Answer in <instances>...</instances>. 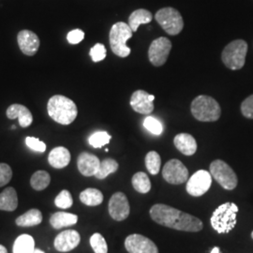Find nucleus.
Segmentation results:
<instances>
[{
  "label": "nucleus",
  "instance_id": "nucleus-1",
  "mask_svg": "<svg viewBox=\"0 0 253 253\" xmlns=\"http://www.w3.org/2000/svg\"><path fill=\"white\" fill-rule=\"evenodd\" d=\"M149 213L155 222L173 230L197 233L204 227L198 217L163 204L154 205Z\"/></svg>",
  "mask_w": 253,
  "mask_h": 253
},
{
  "label": "nucleus",
  "instance_id": "nucleus-2",
  "mask_svg": "<svg viewBox=\"0 0 253 253\" xmlns=\"http://www.w3.org/2000/svg\"><path fill=\"white\" fill-rule=\"evenodd\" d=\"M49 117L61 125H70L77 118L78 109L74 101L62 96H53L47 104Z\"/></svg>",
  "mask_w": 253,
  "mask_h": 253
},
{
  "label": "nucleus",
  "instance_id": "nucleus-3",
  "mask_svg": "<svg viewBox=\"0 0 253 253\" xmlns=\"http://www.w3.org/2000/svg\"><path fill=\"white\" fill-rule=\"evenodd\" d=\"M190 110L192 116L202 122L217 121L221 115L217 100L207 95H200L192 100Z\"/></svg>",
  "mask_w": 253,
  "mask_h": 253
},
{
  "label": "nucleus",
  "instance_id": "nucleus-4",
  "mask_svg": "<svg viewBox=\"0 0 253 253\" xmlns=\"http://www.w3.org/2000/svg\"><path fill=\"white\" fill-rule=\"evenodd\" d=\"M237 212L238 208L235 203L228 202L219 206L211 216V226L218 234L230 233L236 225Z\"/></svg>",
  "mask_w": 253,
  "mask_h": 253
},
{
  "label": "nucleus",
  "instance_id": "nucleus-5",
  "mask_svg": "<svg viewBox=\"0 0 253 253\" xmlns=\"http://www.w3.org/2000/svg\"><path fill=\"white\" fill-rule=\"evenodd\" d=\"M133 31L124 22L115 24L110 31L109 40L113 53L120 57H126L130 54V48L126 46V42L132 37Z\"/></svg>",
  "mask_w": 253,
  "mask_h": 253
},
{
  "label": "nucleus",
  "instance_id": "nucleus-6",
  "mask_svg": "<svg viewBox=\"0 0 253 253\" xmlns=\"http://www.w3.org/2000/svg\"><path fill=\"white\" fill-rule=\"evenodd\" d=\"M247 53L248 43L243 40H236L224 48L221 59L228 69L237 71L244 67Z\"/></svg>",
  "mask_w": 253,
  "mask_h": 253
},
{
  "label": "nucleus",
  "instance_id": "nucleus-7",
  "mask_svg": "<svg viewBox=\"0 0 253 253\" xmlns=\"http://www.w3.org/2000/svg\"><path fill=\"white\" fill-rule=\"evenodd\" d=\"M155 19L163 30L171 36H176L183 30L184 22L177 9L170 7L161 9L156 13Z\"/></svg>",
  "mask_w": 253,
  "mask_h": 253
},
{
  "label": "nucleus",
  "instance_id": "nucleus-8",
  "mask_svg": "<svg viewBox=\"0 0 253 253\" xmlns=\"http://www.w3.org/2000/svg\"><path fill=\"white\" fill-rule=\"evenodd\" d=\"M210 173L223 189L233 190L236 188L238 183L236 173L225 162L214 161L210 164Z\"/></svg>",
  "mask_w": 253,
  "mask_h": 253
},
{
  "label": "nucleus",
  "instance_id": "nucleus-9",
  "mask_svg": "<svg viewBox=\"0 0 253 253\" xmlns=\"http://www.w3.org/2000/svg\"><path fill=\"white\" fill-rule=\"evenodd\" d=\"M172 49V42L165 37H160L154 40L148 49V58L151 64L161 67L167 61Z\"/></svg>",
  "mask_w": 253,
  "mask_h": 253
},
{
  "label": "nucleus",
  "instance_id": "nucleus-10",
  "mask_svg": "<svg viewBox=\"0 0 253 253\" xmlns=\"http://www.w3.org/2000/svg\"><path fill=\"white\" fill-rule=\"evenodd\" d=\"M212 185V175L206 170H199L187 182V192L193 197H200L207 193Z\"/></svg>",
  "mask_w": 253,
  "mask_h": 253
},
{
  "label": "nucleus",
  "instance_id": "nucleus-11",
  "mask_svg": "<svg viewBox=\"0 0 253 253\" xmlns=\"http://www.w3.org/2000/svg\"><path fill=\"white\" fill-rule=\"evenodd\" d=\"M163 178L172 185H180L188 181L189 171L187 167L178 160H170L164 165Z\"/></svg>",
  "mask_w": 253,
  "mask_h": 253
},
{
  "label": "nucleus",
  "instance_id": "nucleus-12",
  "mask_svg": "<svg viewBox=\"0 0 253 253\" xmlns=\"http://www.w3.org/2000/svg\"><path fill=\"white\" fill-rule=\"evenodd\" d=\"M109 214L117 221L125 220L129 216L130 208L126 195L123 192H116L109 201Z\"/></svg>",
  "mask_w": 253,
  "mask_h": 253
},
{
  "label": "nucleus",
  "instance_id": "nucleus-13",
  "mask_svg": "<svg viewBox=\"0 0 253 253\" xmlns=\"http://www.w3.org/2000/svg\"><path fill=\"white\" fill-rule=\"evenodd\" d=\"M125 248L128 253H159V250L152 240L138 234L126 237Z\"/></svg>",
  "mask_w": 253,
  "mask_h": 253
},
{
  "label": "nucleus",
  "instance_id": "nucleus-14",
  "mask_svg": "<svg viewBox=\"0 0 253 253\" xmlns=\"http://www.w3.org/2000/svg\"><path fill=\"white\" fill-rule=\"evenodd\" d=\"M81 236L75 230L63 231L54 239V246L55 250L59 253H68L77 248L80 244Z\"/></svg>",
  "mask_w": 253,
  "mask_h": 253
},
{
  "label": "nucleus",
  "instance_id": "nucleus-15",
  "mask_svg": "<svg viewBox=\"0 0 253 253\" xmlns=\"http://www.w3.org/2000/svg\"><path fill=\"white\" fill-rule=\"evenodd\" d=\"M17 42L21 51L28 56L36 54L40 47V39L30 30H22L18 33Z\"/></svg>",
  "mask_w": 253,
  "mask_h": 253
},
{
  "label": "nucleus",
  "instance_id": "nucleus-16",
  "mask_svg": "<svg viewBox=\"0 0 253 253\" xmlns=\"http://www.w3.org/2000/svg\"><path fill=\"white\" fill-rule=\"evenodd\" d=\"M100 161L93 154L83 152L77 159L78 170L84 176H95L100 168Z\"/></svg>",
  "mask_w": 253,
  "mask_h": 253
},
{
  "label": "nucleus",
  "instance_id": "nucleus-17",
  "mask_svg": "<svg viewBox=\"0 0 253 253\" xmlns=\"http://www.w3.org/2000/svg\"><path fill=\"white\" fill-rule=\"evenodd\" d=\"M149 94L144 90H136L130 98V106L136 113L150 115L154 111L153 101L148 99Z\"/></svg>",
  "mask_w": 253,
  "mask_h": 253
},
{
  "label": "nucleus",
  "instance_id": "nucleus-18",
  "mask_svg": "<svg viewBox=\"0 0 253 253\" xmlns=\"http://www.w3.org/2000/svg\"><path fill=\"white\" fill-rule=\"evenodd\" d=\"M7 118L9 119L18 118L19 124L22 127H27L33 122V117L29 109L22 104H12L6 112Z\"/></svg>",
  "mask_w": 253,
  "mask_h": 253
},
{
  "label": "nucleus",
  "instance_id": "nucleus-19",
  "mask_svg": "<svg viewBox=\"0 0 253 253\" xmlns=\"http://www.w3.org/2000/svg\"><path fill=\"white\" fill-rule=\"evenodd\" d=\"M173 144L181 153L192 156L197 151V143L194 137L189 133H179L174 137Z\"/></svg>",
  "mask_w": 253,
  "mask_h": 253
},
{
  "label": "nucleus",
  "instance_id": "nucleus-20",
  "mask_svg": "<svg viewBox=\"0 0 253 253\" xmlns=\"http://www.w3.org/2000/svg\"><path fill=\"white\" fill-rule=\"evenodd\" d=\"M48 162L55 169H62L71 162V153L66 147L57 146L49 154Z\"/></svg>",
  "mask_w": 253,
  "mask_h": 253
},
{
  "label": "nucleus",
  "instance_id": "nucleus-21",
  "mask_svg": "<svg viewBox=\"0 0 253 253\" xmlns=\"http://www.w3.org/2000/svg\"><path fill=\"white\" fill-rule=\"evenodd\" d=\"M18 207V197L16 190L9 187L0 193V210L14 211Z\"/></svg>",
  "mask_w": 253,
  "mask_h": 253
},
{
  "label": "nucleus",
  "instance_id": "nucleus-22",
  "mask_svg": "<svg viewBox=\"0 0 253 253\" xmlns=\"http://www.w3.org/2000/svg\"><path fill=\"white\" fill-rule=\"evenodd\" d=\"M78 221V216L66 213V212H56L50 217V223L54 229L59 230L64 227L75 225Z\"/></svg>",
  "mask_w": 253,
  "mask_h": 253
},
{
  "label": "nucleus",
  "instance_id": "nucleus-23",
  "mask_svg": "<svg viewBox=\"0 0 253 253\" xmlns=\"http://www.w3.org/2000/svg\"><path fill=\"white\" fill-rule=\"evenodd\" d=\"M152 13L145 9L134 10L128 17V26L133 32L138 30V27L144 24H148L152 21Z\"/></svg>",
  "mask_w": 253,
  "mask_h": 253
},
{
  "label": "nucleus",
  "instance_id": "nucleus-24",
  "mask_svg": "<svg viewBox=\"0 0 253 253\" xmlns=\"http://www.w3.org/2000/svg\"><path fill=\"white\" fill-rule=\"evenodd\" d=\"M42 221V214L39 209H30L15 220L16 224L21 227L36 226L41 224Z\"/></svg>",
  "mask_w": 253,
  "mask_h": 253
},
{
  "label": "nucleus",
  "instance_id": "nucleus-25",
  "mask_svg": "<svg viewBox=\"0 0 253 253\" xmlns=\"http://www.w3.org/2000/svg\"><path fill=\"white\" fill-rule=\"evenodd\" d=\"M35 251V241L29 235L18 236L13 245V253H33Z\"/></svg>",
  "mask_w": 253,
  "mask_h": 253
},
{
  "label": "nucleus",
  "instance_id": "nucleus-26",
  "mask_svg": "<svg viewBox=\"0 0 253 253\" xmlns=\"http://www.w3.org/2000/svg\"><path fill=\"white\" fill-rule=\"evenodd\" d=\"M80 200L85 206L97 207L103 202V194L100 190L88 188L80 193Z\"/></svg>",
  "mask_w": 253,
  "mask_h": 253
},
{
  "label": "nucleus",
  "instance_id": "nucleus-27",
  "mask_svg": "<svg viewBox=\"0 0 253 253\" xmlns=\"http://www.w3.org/2000/svg\"><path fill=\"white\" fill-rule=\"evenodd\" d=\"M131 183L134 190L140 193L145 194L151 190V182L145 172H136L135 174L132 176Z\"/></svg>",
  "mask_w": 253,
  "mask_h": 253
},
{
  "label": "nucleus",
  "instance_id": "nucleus-28",
  "mask_svg": "<svg viewBox=\"0 0 253 253\" xmlns=\"http://www.w3.org/2000/svg\"><path fill=\"white\" fill-rule=\"evenodd\" d=\"M51 182V176L46 171H37L33 173L30 179L31 187L34 190H43L50 185Z\"/></svg>",
  "mask_w": 253,
  "mask_h": 253
},
{
  "label": "nucleus",
  "instance_id": "nucleus-29",
  "mask_svg": "<svg viewBox=\"0 0 253 253\" xmlns=\"http://www.w3.org/2000/svg\"><path fill=\"white\" fill-rule=\"evenodd\" d=\"M118 169V163L114 159H105L104 161L100 162V168L97 173L95 174V177L98 179H104L108 176L110 173H114L117 172Z\"/></svg>",
  "mask_w": 253,
  "mask_h": 253
},
{
  "label": "nucleus",
  "instance_id": "nucleus-30",
  "mask_svg": "<svg viewBox=\"0 0 253 253\" xmlns=\"http://www.w3.org/2000/svg\"><path fill=\"white\" fill-rule=\"evenodd\" d=\"M145 163L147 171L151 174L156 175L159 173L162 165V159L160 154L157 153L156 151L148 152L145 156Z\"/></svg>",
  "mask_w": 253,
  "mask_h": 253
},
{
  "label": "nucleus",
  "instance_id": "nucleus-31",
  "mask_svg": "<svg viewBox=\"0 0 253 253\" xmlns=\"http://www.w3.org/2000/svg\"><path fill=\"white\" fill-rule=\"evenodd\" d=\"M112 139V136L106 131H97L93 133L88 139V143L94 148H100L103 145H108Z\"/></svg>",
  "mask_w": 253,
  "mask_h": 253
},
{
  "label": "nucleus",
  "instance_id": "nucleus-32",
  "mask_svg": "<svg viewBox=\"0 0 253 253\" xmlns=\"http://www.w3.org/2000/svg\"><path fill=\"white\" fill-rule=\"evenodd\" d=\"M90 245L95 253H108V246L102 235L96 233L90 237Z\"/></svg>",
  "mask_w": 253,
  "mask_h": 253
},
{
  "label": "nucleus",
  "instance_id": "nucleus-33",
  "mask_svg": "<svg viewBox=\"0 0 253 253\" xmlns=\"http://www.w3.org/2000/svg\"><path fill=\"white\" fill-rule=\"evenodd\" d=\"M73 204V199L71 192L69 190H64L56 196L54 200V205L57 208L67 209L72 208Z\"/></svg>",
  "mask_w": 253,
  "mask_h": 253
},
{
  "label": "nucleus",
  "instance_id": "nucleus-34",
  "mask_svg": "<svg viewBox=\"0 0 253 253\" xmlns=\"http://www.w3.org/2000/svg\"><path fill=\"white\" fill-rule=\"evenodd\" d=\"M144 126L155 135H161L163 133V126L162 123L153 117H147L144 120Z\"/></svg>",
  "mask_w": 253,
  "mask_h": 253
},
{
  "label": "nucleus",
  "instance_id": "nucleus-35",
  "mask_svg": "<svg viewBox=\"0 0 253 253\" xmlns=\"http://www.w3.org/2000/svg\"><path fill=\"white\" fill-rule=\"evenodd\" d=\"M90 56L94 62H100L102 61L106 57V48L101 43H97L91 48Z\"/></svg>",
  "mask_w": 253,
  "mask_h": 253
},
{
  "label": "nucleus",
  "instance_id": "nucleus-36",
  "mask_svg": "<svg viewBox=\"0 0 253 253\" xmlns=\"http://www.w3.org/2000/svg\"><path fill=\"white\" fill-rule=\"evenodd\" d=\"M12 177V170L6 163H0V187L7 185Z\"/></svg>",
  "mask_w": 253,
  "mask_h": 253
},
{
  "label": "nucleus",
  "instance_id": "nucleus-37",
  "mask_svg": "<svg viewBox=\"0 0 253 253\" xmlns=\"http://www.w3.org/2000/svg\"><path fill=\"white\" fill-rule=\"evenodd\" d=\"M26 144H27V146H28L30 149H32V150H34V151L41 152V153L45 152V144H44L43 142L40 141L38 138H35V137H27V139H26Z\"/></svg>",
  "mask_w": 253,
  "mask_h": 253
},
{
  "label": "nucleus",
  "instance_id": "nucleus-38",
  "mask_svg": "<svg viewBox=\"0 0 253 253\" xmlns=\"http://www.w3.org/2000/svg\"><path fill=\"white\" fill-rule=\"evenodd\" d=\"M241 112L245 118L253 119V95L248 97L241 104Z\"/></svg>",
  "mask_w": 253,
  "mask_h": 253
},
{
  "label": "nucleus",
  "instance_id": "nucleus-39",
  "mask_svg": "<svg viewBox=\"0 0 253 253\" xmlns=\"http://www.w3.org/2000/svg\"><path fill=\"white\" fill-rule=\"evenodd\" d=\"M84 38V33L81 29H74L69 32L67 40L71 44H78Z\"/></svg>",
  "mask_w": 253,
  "mask_h": 253
},
{
  "label": "nucleus",
  "instance_id": "nucleus-40",
  "mask_svg": "<svg viewBox=\"0 0 253 253\" xmlns=\"http://www.w3.org/2000/svg\"><path fill=\"white\" fill-rule=\"evenodd\" d=\"M0 253H8L7 249L4 246H2V245H0Z\"/></svg>",
  "mask_w": 253,
  "mask_h": 253
},
{
  "label": "nucleus",
  "instance_id": "nucleus-41",
  "mask_svg": "<svg viewBox=\"0 0 253 253\" xmlns=\"http://www.w3.org/2000/svg\"><path fill=\"white\" fill-rule=\"evenodd\" d=\"M210 253H220V249L218 247H215V248H213V250Z\"/></svg>",
  "mask_w": 253,
  "mask_h": 253
},
{
  "label": "nucleus",
  "instance_id": "nucleus-42",
  "mask_svg": "<svg viewBox=\"0 0 253 253\" xmlns=\"http://www.w3.org/2000/svg\"><path fill=\"white\" fill-rule=\"evenodd\" d=\"M148 99H149V100H151V101H154V100H155V96H153V95H150V94H149V97H148Z\"/></svg>",
  "mask_w": 253,
  "mask_h": 253
},
{
  "label": "nucleus",
  "instance_id": "nucleus-43",
  "mask_svg": "<svg viewBox=\"0 0 253 253\" xmlns=\"http://www.w3.org/2000/svg\"><path fill=\"white\" fill-rule=\"evenodd\" d=\"M44 253L42 251H41V250H39V249H37V250H35L34 251V253Z\"/></svg>",
  "mask_w": 253,
  "mask_h": 253
},
{
  "label": "nucleus",
  "instance_id": "nucleus-44",
  "mask_svg": "<svg viewBox=\"0 0 253 253\" xmlns=\"http://www.w3.org/2000/svg\"><path fill=\"white\" fill-rule=\"evenodd\" d=\"M252 237H253V233H252Z\"/></svg>",
  "mask_w": 253,
  "mask_h": 253
}]
</instances>
